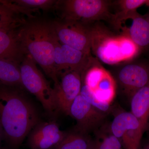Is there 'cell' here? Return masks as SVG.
Instances as JSON below:
<instances>
[{
	"label": "cell",
	"mask_w": 149,
	"mask_h": 149,
	"mask_svg": "<svg viewBox=\"0 0 149 149\" xmlns=\"http://www.w3.org/2000/svg\"><path fill=\"white\" fill-rule=\"evenodd\" d=\"M17 14L0 3V24H10L23 20L17 17Z\"/></svg>",
	"instance_id": "obj_23"
},
{
	"label": "cell",
	"mask_w": 149,
	"mask_h": 149,
	"mask_svg": "<svg viewBox=\"0 0 149 149\" xmlns=\"http://www.w3.org/2000/svg\"><path fill=\"white\" fill-rule=\"evenodd\" d=\"M19 27L0 30V59L20 64L25 55L18 37Z\"/></svg>",
	"instance_id": "obj_11"
},
{
	"label": "cell",
	"mask_w": 149,
	"mask_h": 149,
	"mask_svg": "<svg viewBox=\"0 0 149 149\" xmlns=\"http://www.w3.org/2000/svg\"><path fill=\"white\" fill-rule=\"evenodd\" d=\"M57 1L52 0H0L5 6L16 14L22 13L33 17L32 13L40 10H47L55 8Z\"/></svg>",
	"instance_id": "obj_13"
},
{
	"label": "cell",
	"mask_w": 149,
	"mask_h": 149,
	"mask_svg": "<svg viewBox=\"0 0 149 149\" xmlns=\"http://www.w3.org/2000/svg\"><path fill=\"white\" fill-rule=\"evenodd\" d=\"M24 23V21L22 20L10 24H0V30L8 28H18L21 26Z\"/></svg>",
	"instance_id": "obj_25"
},
{
	"label": "cell",
	"mask_w": 149,
	"mask_h": 149,
	"mask_svg": "<svg viewBox=\"0 0 149 149\" xmlns=\"http://www.w3.org/2000/svg\"><path fill=\"white\" fill-rule=\"evenodd\" d=\"M94 141L88 134L76 131L67 132L54 149H93Z\"/></svg>",
	"instance_id": "obj_20"
},
{
	"label": "cell",
	"mask_w": 149,
	"mask_h": 149,
	"mask_svg": "<svg viewBox=\"0 0 149 149\" xmlns=\"http://www.w3.org/2000/svg\"><path fill=\"white\" fill-rule=\"evenodd\" d=\"M54 121L39 123L31 131L28 143L31 149H49L54 148L66 136Z\"/></svg>",
	"instance_id": "obj_10"
},
{
	"label": "cell",
	"mask_w": 149,
	"mask_h": 149,
	"mask_svg": "<svg viewBox=\"0 0 149 149\" xmlns=\"http://www.w3.org/2000/svg\"><path fill=\"white\" fill-rule=\"evenodd\" d=\"M54 63L56 72L58 77L65 72L70 71L62 49L61 44L58 39L56 41L55 46Z\"/></svg>",
	"instance_id": "obj_21"
},
{
	"label": "cell",
	"mask_w": 149,
	"mask_h": 149,
	"mask_svg": "<svg viewBox=\"0 0 149 149\" xmlns=\"http://www.w3.org/2000/svg\"><path fill=\"white\" fill-rule=\"evenodd\" d=\"M3 139V135L2 130L1 127V124H0V145H1V142Z\"/></svg>",
	"instance_id": "obj_26"
},
{
	"label": "cell",
	"mask_w": 149,
	"mask_h": 149,
	"mask_svg": "<svg viewBox=\"0 0 149 149\" xmlns=\"http://www.w3.org/2000/svg\"><path fill=\"white\" fill-rule=\"evenodd\" d=\"M146 18L147 20H148V23L149 24V13L148 15H147L146 16Z\"/></svg>",
	"instance_id": "obj_28"
},
{
	"label": "cell",
	"mask_w": 149,
	"mask_h": 149,
	"mask_svg": "<svg viewBox=\"0 0 149 149\" xmlns=\"http://www.w3.org/2000/svg\"><path fill=\"white\" fill-rule=\"evenodd\" d=\"M142 128L140 121L131 112L123 111L115 116L110 127V132L120 140L128 130Z\"/></svg>",
	"instance_id": "obj_16"
},
{
	"label": "cell",
	"mask_w": 149,
	"mask_h": 149,
	"mask_svg": "<svg viewBox=\"0 0 149 149\" xmlns=\"http://www.w3.org/2000/svg\"><path fill=\"white\" fill-rule=\"evenodd\" d=\"M106 115L92 106L80 94L71 104L69 116L76 120L75 130L88 135L103 125Z\"/></svg>",
	"instance_id": "obj_7"
},
{
	"label": "cell",
	"mask_w": 149,
	"mask_h": 149,
	"mask_svg": "<svg viewBox=\"0 0 149 149\" xmlns=\"http://www.w3.org/2000/svg\"><path fill=\"white\" fill-rule=\"evenodd\" d=\"M80 95L92 106L105 114L109 113L111 110V106L105 104L99 101L96 99L92 91L84 84L82 85Z\"/></svg>",
	"instance_id": "obj_22"
},
{
	"label": "cell",
	"mask_w": 149,
	"mask_h": 149,
	"mask_svg": "<svg viewBox=\"0 0 149 149\" xmlns=\"http://www.w3.org/2000/svg\"><path fill=\"white\" fill-rule=\"evenodd\" d=\"M52 23L56 37L61 44L90 55L92 46L91 30L77 22L63 20Z\"/></svg>",
	"instance_id": "obj_5"
},
{
	"label": "cell",
	"mask_w": 149,
	"mask_h": 149,
	"mask_svg": "<svg viewBox=\"0 0 149 149\" xmlns=\"http://www.w3.org/2000/svg\"><path fill=\"white\" fill-rule=\"evenodd\" d=\"M141 149H149V141Z\"/></svg>",
	"instance_id": "obj_27"
},
{
	"label": "cell",
	"mask_w": 149,
	"mask_h": 149,
	"mask_svg": "<svg viewBox=\"0 0 149 149\" xmlns=\"http://www.w3.org/2000/svg\"><path fill=\"white\" fill-rule=\"evenodd\" d=\"M61 46L70 71L79 72L82 76L92 60L90 55L65 45Z\"/></svg>",
	"instance_id": "obj_17"
},
{
	"label": "cell",
	"mask_w": 149,
	"mask_h": 149,
	"mask_svg": "<svg viewBox=\"0 0 149 149\" xmlns=\"http://www.w3.org/2000/svg\"><path fill=\"white\" fill-rule=\"evenodd\" d=\"M97 40L96 54L106 63L113 64L125 59L123 50V39L118 40L116 38L104 36Z\"/></svg>",
	"instance_id": "obj_12"
},
{
	"label": "cell",
	"mask_w": 149,
	"mask_h": 149,
	"mask_svg": "<svg viewBox=\"0 0 149 149\" xmlns=\"http://www.w3.org/2000/svg\"><path fill=\"white\" fill-rule=\"evenodd\" d=\"M130 101V112L145 130L149 120V82L133 94Z\"/></svg>",
	"instance_id": "obj_15"
},
{
	"label": "cell",
	"mask_w": 149,
	"mask_h": 149,
	"mask_svg": "<svg viewBox=\"0 0 149 149\" xmlns=\"http://www.w3.org/2000/svg\"><path fill=\"white\" fill-rule=\"evenodd\" d=\"M120 144L111 143L101 139L94 141L93 149H122Z\"/></svg>",
	"instance_id": "obj_24"
},
{
	"label": "cell",
	"mask_w": 149,
	"mask_h": 149,
	"mask_svg": "<svg viewBox=\"0 0 149 149\" xmlns=\"http://www.w3.org/2000/svg\"><path fill=\"white\" fill-rule=\"evenodd\" d=\"M83 81L97 100L111 106L116 95V84L105 70L98 65L91 67L85 72Z\"/></svg>",
	"instance_id": "obj_6"
},
{
	"label": "cell",
	"mask_w": 149,
	"mask_h": 149,
	"mask_svg": "<svg viewBox=\"0 0 149 149\" xmlns=\"http://www.w3.org/2000/svg\"><path fill=\"white\" fill-rule=\"evenodd\" d=\"M82 82V75L75 71H68L61 76L59 84L54 88L59 112L69 115L71 104L80 94Z\"/></svg>",
	"instance_id": "obj_8"
},
{
	"label": "cell",
	"mask_w": 149,
	"mask_h": 149,
	"mask_svg": "<svg viewBox=\"0 0 149 149\" xmlns=\"http://www.w3.org/2000/svg\"><path fill=\"white\" fill-rule=\"evenodd\" d=\"M117 3L119 10L115 14H112L110 22L118 28L123 21L130 18L137 11V8L144 5L149 6V0H121Z\"/></svg>",
	"instance_id": "obj_19"
},
{
	"label": "cell",
	"mask_w": 149,
	"mask_h": 149,
	"mask_svg": "<svg viewBox=\"0 0 149 149\" xmlns=\"http://www.w3.org/2000/svg\"><path fill=\"white\" fill-rule=\"evenodd\" d=\"M132 22L128 30V37L139 49L149 47V24L146 17L137 11L130 17Z\"/></svg>",
	"instance_id": "obj_14"
},
{
	"label": "cell",
	"mask_w": 149,
	"mask_h": 149,
	"mask_svg": "<svg viewBox=\"0 0 149 149\" xmlns=\"http://www.w3.org/2000/svg\"><path fill=\"white\" fill-rule=\"evenodd\" d=\"M0 85L22 87L19 64L10 61L0 59Z\"/></svg>",
	"instance_id": "obj_18"
},
{
	"label": "cell",
	"mask_w": 149,
	"mask_h": 149,
	"mask_svg": "<svg viewBox=\"0 0 149 149\" xmlns=\"http://www.w3.org/2000/svg\"><path fill=\"white\" fill-rule=\"evenodd\" d=\"M16 88L0 85V124L3 138L13 149L40 123L35 106Z\"/></svg>",
	"instance_id": "obj_1"
},
{
	"label": "cell",
	"mask_w": 149,
	"mask_h": 149,
	"mask_svg": "<svg viewBox=\"0 0 149 149\" xmlns=\"http://www.w3.org/2000/svg\"><path fill=\"white\" fill-rule=\"evenodd\" d=\"M19 70L22 87L36 97L48 114L56 115L59 111L54 89L37 68L36 63L26 55L19 64Z\"/></svg>",
	"instance_id": "obj_3"
},
{
	"label": "cell",
	"mask_w": 149,
	"mask_h": 149,
	"mask_svg": "<svg viewBox=\"0 0 149 149\" xmlns=\"http://www.w3.org/2000/svg\"><path fill=\"white\" fill-rule=\"evenodd\" d=\"M118 82L123 93L129 99L149 82V65L130 63L122 67L117 73Z\"/></svg>",
	"instance_id": "obj_9"
},
{
	"label": "cell",
	"mask_w": 149,
	"mask_h": 149,
	"mask_svg": "<svg viewBox=\"0 0 149 149\" xmlns=\"http://www.w3.org/2000/svg\"><path fill=\"white\" fill-rule=\"evenodd\" d=\"M18 35L25 55L31 57L39 64L53 81L54 88L57 87L59 80L54 63L55 46L57 38L52 22H26L18 28Z\"/></svg>",
	"instance_id": "obj_2"
},
{
	"label": "cell",
	"mask_w": 149,
	"mask_h": 149,
	"mask_svg": "<svg viewBox=\"0 0 149 149\" xmlns=\"http://www.w3.org/2000/svg\"><path fill=\"white\" fill-rule=\"evenodd\" d=\"M110 1L104 0L57 1L55 8L60 12L63 20L77 22L107 20L110 21Z\"/></svg>",
	"instance_id": "obj_4"
}]
</instances>
